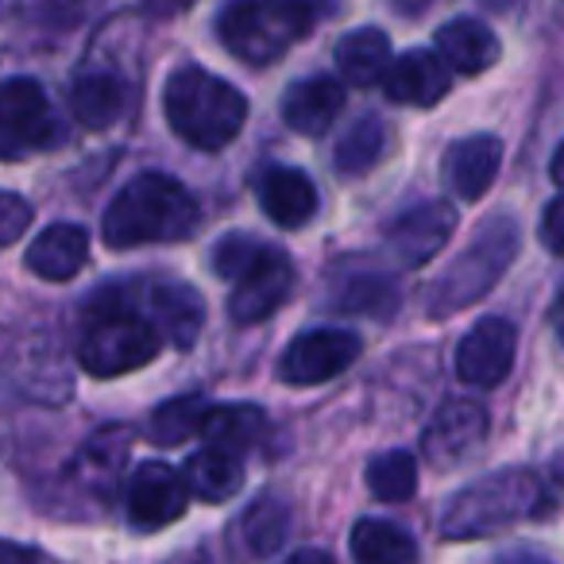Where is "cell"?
Returning <instances> with one entry per match:
<instances>
[{
	"label": "cell",
	"instance_id": "52a82bcc",
	"mask_svg": "<svg viewBox=\"0 0 564 564\" xmlns=\"http://www.w3.org/2000/svg\"><path fill=\"white\" fill-rule=\"evenodd\" d=\"M0 376L24 399L58 406L74 394V371L63 340L47 325H12L0 329Z\"/></svg>",
	"mask_w": 564,
	"mask_h": 564
},
{
	"label": "cell",
	"instance_id": "ab89813d",
	"mask_svg": "<svg viewBox=\"0 0 564 564\" xmlns=\"http://www.w3.org/2000/svg\"><path fill=\"white\" fill-rule=\"evenodd\" d=\"M561 159H564V148H556L553 151V163H549V174H553V186H561Z\"/></svg>",
	"mask_w": 564,
	"mask_h": 564
},
{
	"label": "cell",
	"instance_id": "3957f363",
	"mask_svg": "<svg viewBox=\"0 0 564 564\" xmlns=\"http://www.w3.org/2000/svg\"><path fill=\"white\" fill-rule=\"evenodd\" d=\"M163 112L182 143L197 151H220L240 135L248 120V101L232 82L189 63L166 78Z\"/></svg>",
	"mask_w": 564,
	"mask_h": 564
},
{
	"label": "cell",
	"instance_id": "ac0fdd59",
	"mask_svg": "<svg viewBox=\"0 0 564 564\" xmlns=\"http://www.w3.org/2000/svg\"><path fill=\"white\" fill-rule=\"evenodd\" d=\"M502 166V140L491 132L468 135V140L453 143L445 155V186L453 189L460 202H479L491 189L495 174Z\"/></svg>",
	"mask_w": 564,
	"mask_h": 564
},
{
	"label": "cell",
	"instance_id": "9c48e42d",
	"mask_svg": "<svg viewBox=\"0 0 564 564\" xmlns=\"http://www.w3.org/2000/svg\"><path fill=\"white\" fill-rule=\"evenodd\" d=\"M124 499H128V522L148 533L178 522L189 507L186 479L166 460H143L140 468L128 476Z\"/></svg>",
	"mask_w": 564,
	"mask_h": 564
},
{
	"label": "cell",
	"instance_id": "83f0119b",
	"mask_svg": "<svg viewBox=\"0 0 564 564\" xmlns=\"http://www.w3.org/2000/svg\"><path fill=\"white\" fill-rule=\"evenodd\" d=\"M383 151H387V124L379 117H371V112H364V117L337 140L333 166H337L340 178H364V174L379 166Z\"/></svg>",
	"mask_w": 564,
	"mask_h": 564
},
{
	"label": "cell",
	"instance_id": "74e56055",
	"mask_svg": "<svg viewBox=\"0 0 564 564\" xmlns=\"http://www.w3.org/2000/svg\"><path fill=\"white\" fill-rule=\"evenodd\" d=\"M186 4H194V0H148V12L151 17H174V12H182Z\"/></svg>",
	"mask_w": 564,
	"mask_h": 564
},
{
	"label": "cell",
	"instance_id": "4316f807",
	"mask_svg": "<svg viewBox=\"0 0 564 564\" xmlns=\"http://www.w3.org/2000/svg\"><path fill=\"white\" fill-rule=\"evenodd\" d=\"M348 549L356 564H417V541L383 518H360Z\"/></svg>",
	"mask_w": 564,
	"mask_h": 564
},
{
	"label": "cell",
	"instance_id": "f35d334b",
	"mask_svg": "<svg viewBox=\"0 0 564 564\" xmlns=\"http://www.w3.org/2000/svg\"><path fill=\"white\" fill-rule=\"evenodd\" d=\"M20 155H24V148H20L4 128H0V159H20Z\"/></svg>",
	"mask_w": 564,
	"mask_h": 564
},
{
	"label": "cell",
	"instance_id": "1f68e13d",
	"mask_svg": "<svg viewBox=\"0 0 564 564\" xmlns=\"http://www.w3.org/2000/svg\"><path fill=\"white\" fill-rule=\"evenodd\" d=\"M209 410V402L197 399V394H182L163 406H155V414L148 417V437L155 445H182L186 437H194L202 430V417Z\"/></svg>",
	"mask_w": 564,
	"mask_h": 564
},
{
	"label": "cell",
	"instance_id": "484cf974",
	"mask_svg": "<svg viewBox=\"0 0 564 564\" xmlns=\"http://www.w3.org/2000/svg\"><path fill=\"white\" fill-rule=\"evenodd\" d=\"M182 479H186V491L202 502H225L243 491V464L225 448H202L186 460Z\"/></svg>",
	"mask_w": 564,
	"mask_h": 564
},
{
	"label": "cell",
	"instance_id": "4fadbf2b",
	"mask_svg": "<svg viewBox=\"0 0 564 564\" xmlns=\"http://www.w3.org/2000/svg\"><path fill=\"white\" fill-rule=\"evenodd\" d=\"M128 445H132V433H128L124 425L97 430L94 437L74 453V460L66 464V484L105 510L120 484V471H124V464H128Z\"/></svg>",
	"mask_w": 564,
	"mask_h": 564
},
{
	"label": "cell",
	"instance_id": "d4e9b609",
	"mask_svg": "<svg viewBox=\"0 0 564 564\" xmlns=\"http://www.w3.org/2000/svg\"><path fill=\"white\" fill-rule=\"evenodd\" d=\"M333 58L348 86H379L391 66V40L383 28H356L337 43Z\"/></svg>",
	"mask_w": 564,
	"mask_h": 564
},
{
	"label": "cell",
	"instance_id": "30bf717a",
	"mask_svg": "<svg viewBox=\"0 0 564 564\" xmlns=\"http://www.w3.org/2000/svg\"><path fill=\"white\" fill-rule=\"evenodd\" d=\"M518 356V329L507 317H479L456 348V376L468 387L491 391L510 376Z\"/></svg>",
	"mask_w": 564,
	"mask_h": 564
},
{
	"label": "cell",
	"instance_id": "d6a6232c",
	"mask_svg": "<svg viewBox=\"0 0 564 564\" xmlns=\"http://www.w3.org/2000/svg\"><path fill=\"white\" fill-rule=\"evenodd\" d=\"M263 248L267 243L256 240V236H248V232L225 236V240H217V248H213V256H209L213 274L225 279V282H236L259 256H263Z\"/></svg>",
	"mask_w": 564,
	"mask_h": 564
},
{
	"label": "cell",
	"instance_id": "e0dca14e",
	"mask_svg": "<svg viewBox=\"0 0 564 564\" xmlns=\"http://www.w3.org/2000/svg\"><path fill=\"white\" fill-rule=\"evenodd\" d=\"M453 86V70L441 63L433 51H406V55L391 58L383 74V89L394 105H410V109H433Z\"/></svg>",
	"mask_w": 564,
	"mask_h": 564
},
{
	"label": "cell",
	"instance_id": "44dd1931",
	"mask_svg": "<svg viewBox=\"0 0 564 564\" xmlns=\"http://www.w3.org/2000/svg\"><path fill=\"white\" fill-rule=\"evenodd\" d=\"M86 259H89V232L82 225H70V220H58V225H47L35 236L24 263L40 279L66 282L86 267Z\"/></svg>",
	"mask_w": 564,
	"mask_h": 564
},
{
	"label": "cell",
	"instance_id": "f1b7e54d",
	"mask_svg": "<svg viewBox=\"0 0 564 564\" xmlns=\"http://www.w3.org/2000/svg\"><path fill=\"white\" fill-rule=\"evenodd\" d=\"M286 533H291V507H286L279 495H263V499H256L243 510L240 538H243V545H248V553H256V556L279 553Z\"/></svg>",
	"mask_w": 564,
	"mask_h": 564
},
{
	"label": "cell",
	"instance_id": "5bb4252c",
	"mask_svg": "<svg viewBox=\"0 0 564 564\" xmlns=\"http://www.w3.org/2000/svg\"><path fill=\"white\" fill-rule=\"evenodd\" d=\"M487 441V410L471 399H453L433 414L422 433V453L437 468H456L476 456Z\"/></svg>",
	"mask_w": 564,
	"mask_h": 564
},
{
	"label": "cell",
	"instance_id": "d590c367",
	"mask_svg": "<svg viewBox=\"0 0 564 564\" xmlns=\"http://www.w3.org/2000/svg\"><path fill=\"white\" fill-rule=\"evenodd\" d=\"M0 564H51L47 553L32 545H20V541H0Z\"/></svg>",
	"mask_w": 564,
	"mask_h": 564
},
{
	"label": "cell",
	"instance_id": "8d00e7d4",
	"mask_svg": "<svg viewBox=\"0 0 564 564\" xmlns=\"http://www.w3.org/2000/svg\"><path fill=\"white\" fill-rule=\"evenodd\" d=\"M282 564H333V556L325 549H299V553H291Z\"/></svg>",
	"mask_w": 564,
	"mask_h": 564
},
{
	"label": "cell",
	"instance_id": "f546056e",
	"mask_svg": "<svg viewBox=\"0 0 564 564\" xmlns=\"http://www.w3.org/2000/svg\"><path fill=\"white\" fill-rule=\"evenodd\" d=\"M364 479H368V491L376 495V499L406 502V499H414V491H417V460L406 448H391V453L371 456Z\"/></svg>",
	"mask_w": 564,
	"mask_h": 564
},
{
	"label": "cell",
	"instance_id": "7402d4cb",
	"mask_svg": "<svg viewBox=\"0 0 564 564\" xmlns=\"http://www.w3.org/2000/svg\"><path fill=\"white\" fill-rule=\"evenodd\" d=\"M433 40H437V51H433V55H437L448 70L468 74V78L471 74L491 70L502 55L491 28L479 24V20H471V17H456V20H448V24H441Z\"/></svg>",
	"mask_w": 564,
	"mask_h": 564
},
{
	"label": "cell",
	"instance_id": "6da1fadb",
	"mask_svg": "<svg viewBox=\"0 0 564 564\" xmlns=\"http://www.w3.org/2000/svg\"><path fill=\"white\" fill-rule=\"evenodd\" d=\"M194 194L178 178L159 171H143L120 186L101 220V236L109 248H143V243H174L194 236L197 228Z\"/></svg>",
	"mask_w": 564,
	"mask_h": 564
},
{
	"label": "cell",
	"instance_id": "ffe728a7",
	"mask_svg": "<svg viewBox=\"0 0 564 564\" xmlns=\"http://www.w3.org/2000/svg\"><path fill=\"white\" fill-rule=\"evenodd\" d=\"M317 186L299 166H271L259 178V209L279 228H302L317 213Z\"/></svg>",
	"mask_w": 564,
	"mask_h": 564
},
{
	"label": "cell",
	"instance_id": "8fae6325",
	"mask_svg": "<svg viewBox=\"0 0 564 564\" xmlns=\"http://www.w3.org/2000/svg\"><path fill=\"white\" fill-rule=\"evenodd\" d=\"M0 128H4L24 151L55 148L66 135L63 120H58V112L51 109V101H47V89L35 78L0 82Z\"/></svg>",
	"mask_w": 564,
	"mask_h": 564
},
{
	"label": "cell",
	"instance_id": "603a6c76",
	"mask_svg": "<svg viewBox=\"0 0 564 564\" xmlns=\"http://www.w3.org/2000/svg\"><path fill=\"white\" fill-rule=\"evenodd\" d=\"M124 82L109 70H89L70 86V112L82 128L105 132L124 117Z\"/></svg>",
	"mask_w": 564,
	"mask_h": 564
},
{
	"label": "cell",
	"instance_id": "7a4b0ae2",
	"mask_svg": "<svg viewBox=\"0 0 564 564\" xmlns=\"http://www.w3.org/2000/svg\"><path fill=\"white\" fill-rule=\"evenodd\" d=\"M549 491L541 484L538 471L530 468H507L491 471V476L471 479L468 487L448 499V507L441 510L437 530L448 541H476L491 538V533L507 530L525 518L545 514Z\"/></svg>",
	"mask_w": 564,
	"mask_h": 564
},
{
	"label": "cell",
	"instance_id": "ba28073f",
	"mask_svg": "<svg viewBox=\"0 0 564 564\" xmlns=\"http://www.w3.org/2000/svg\"><path fill=\"white\" fill-rule=\"evenodd\" d=\"M360 360V337L348 329H310L286 345L279 379L291 387H317L337 379Z\"/></svg>",
	"mask_w": 564,
	"mask_h": 564
},
{
	"label": "cell",
	"instance_id": "d6986e66",
	"mask_svg": "<svg viewBox=\"0 0 564 564\" xmlns=\"http://www.w3.org/2000/svg\"><path fill=\"white\" fill-rule=\"evenodd\" d=\"M340 109H345V86L337 78H302L282 94V120L299 135H325L337 124Z\"/></svg>",
	"mask_w": 564,
	"mask_h": 564
},
{
	"label": "cell",
	"instance_id": "836d02e7",
	"mask_svg": "<svg viewBox=\"0 0 564 564\" xmlns=\"http://www.w3.org/2000/svg\"><path fill=\"white\" fill-rule=\"evenodd\" d=\"M32 225V205L12 189H0V248L17 243Z\"/></svg>",
	"mask_w": 564,
	"mask_h": 564
},
{
	"label": "cell",
	"instance_id": "4dcf8cb0",
	"mask_svg": "<svg viewBox=\"0 0 564 564\" xmlns=\"http://www.w3.org/2000/svg\"><path fill=\"white\" fill-rule=\"evenodd\" d=\"M333 306H337V314H352V317H391L399 310V291H394L391 279L364 274V279H348L340 286Z\"/></svg>",
	"mask_w": 564,
	"mask_h": 564
},
{
	"label": "cell",
	"instance_id": "277c9868",
	"mask_svg": "<svg viewBox=\"0 0 564 564\" xmlns=\"http://www.w3.org/2000/svg\"><path fill=\"white\" fill-rule=\"evenodd\" d=\"M163 340L151 329L143 314H135L132 302L120 286H105L89 299L86 317H82L78 337V364L97 379H117L124 371L148 368L159 356Z\"/></svg>",
	"mask_w": 564,
	"mask_h": 564
},
{
	"label": "cell",
	"instance_id": "8992f818",
	"mask_svg": "<svg viewBox=\"0 0 564 564\" xmlns=\"http://www.w3.org/2000/svg\"><path fill=\"white\" fill-rule=\"evenodd\" d=\"M522 251V228L510 213H495L476 228L468 248L433 279L425 291V314L430 317H453L491 294V286L510 271V263Z\"/></svg>",
	"mask_w": 564,
	"mask_h": 564
},
{
	"label": "cell",
	"instance_id": "9a60e30c",
	"mask_svg": "<svg viewBox=\"0 0 564 564\" xmlns=\"http://www.w3.org/2000/svg\"><path fill=\"white\" fill-rule=\"evenodd\" d=\"M456 232V209L448 202H422L406 209L387 228V251L402 267H425L445 251L448 236Z\"/></svg>",
	"mask_w": 564,
	"mask_h": 564
},
{
	"label": "cell",
	"instance_id": "7c38bea8",
	"mask_svg": "<svg viewBox=\"0 0 564 564\" xmlns=\"http://www.w3.org/2000/svg\"><path fill=\"white\" fill-rule=\"evenodd\" d=\"M291 291H294V263L279 248L267 243L263 256L232 282L228 314H232L236 325H259L291 299Z\"/></svg>",
	"mask_w": 564,
	"mask_h": 564
},
{
	"label": "cell",
	"instance_id": "2e32d148",
	"mask_svg": "<svg viewBox=\"0 0 564 564\" xmlns=\"http://www.w3.org/2000/svg\"><path fill=\"white\" fill-rule=\"evenodd\" d=\"M148 314H151L148 322H151V329L159 333V340H166V345L186 352L205 325V302L194 286L166 279V282H151L148 286Z\"/></svg>",
	"mask_w": 564,
	"mask_h": 564
},
{
	"label": "cell",
	"instance_id": "5b68a950",
	"mask_svg": "<svg viewBox=\"0 0 564 564\" xmlns=\"http://www.w3.org/2000/svg\"><path fill=\"white\" fill-rule=\"evenodd\" d=\"M329 4L333 0H236L217 17V35L232 58L271 66L329 17Z\"/></svg>",
	"mask_w": 564,
	"mask_h": 564
},
{
	"label": "cell",
	"instance_id": "cb8c5ba5",
	"mask_svg": "<svg viewBox=\"0 0 564 564\" xmlns=\"http://www.w3.org/2000/svg\"><path fill=\"white\" fill-rule=\"evenodd\" d=\"M202 433L209 441V448H225V453L240 456L243 448L259 445L267 433V414L256 406V402H225V406H213L205 410L202 417Z\"/></svg>",
	"mask_w": 564,
	"mask_h": 564
},
{
	"label": "cell",
	"instance_id": "e575fe53",
	"mask_svg": "<svg viewBox=\"0 0 564 564\" xmlns=\"http://www.w3.org/2000/svg\"><path fill=\"white\" fill-rule=\"evenodd\" d=\"M541 240H545V248L553 251V256H561V251H564V240H561V197H553V202L545 205V220H541Z\"/></svg>",
	"mask_w": 564,
	"mask_h": 564
}]
</instances>
